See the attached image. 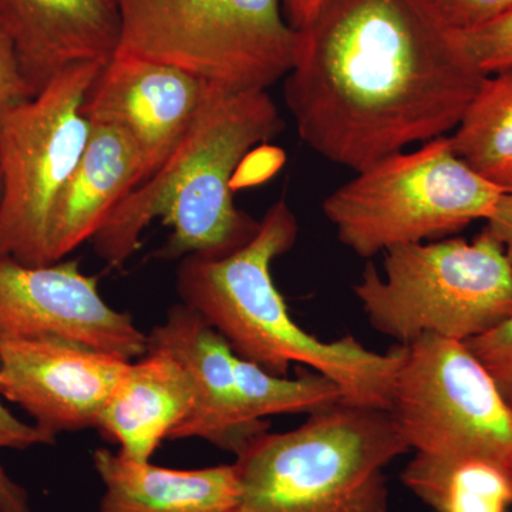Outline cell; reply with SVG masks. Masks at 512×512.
I'll list each match as a JSON object with an SVG mask.
<instances>
[{
  "mask_svg": "<svg viewBox=\"0 0 512 512\" xmlns=\"http://www.w3.org/2000/svg\"><path fill=\"white\" fill-rule=\"evenodd\" d=\"M403 484L436 512H510L512 473L484 460L414 454Z\"/></svg>",
  "mask_w": 512,
  "mask_h": 512,
  "instance_id": "18",
  "label": "cell"
},
{
  "mask_svg": "<svg viewBox=\"0 0 512 512\" xmlns=\"http://www.w3.org/2000/svg\"><path fill=\"white\" fill-rule=\"evenodd\" d=\"M190 377L177 357L163 348H148L128 363L101 413L97 430L119 444V453L150 461L192 407Z\"/></svg>",
  "mask_w": 512,
  "mask_h": 512,
  "instance_id": "16",
  "label": "cell"
},
{
  "mask_svg": "<svg viewBox=\"0 0 512 512\" xmlns=\"http://www.w3.org/2000/svg\"><path fill=\"white\" fill-rule=\"evenodd\" d=\"M0 28L32 97L70 67L106 64L120 46L116 0H0Z\"/></svg>",
  "mask_w": 512,
  "mask_h": 512,
  "instance_id": "14",
  "label": "cell"
},
{
  "mask_svg": "<svg viewBox=\"0 0 512 512\" xmlns=\"http://www.w3.org/2000/svg\"><path fill=\"white\" fill-rule=\"evenodd\" d=\"M409 451L389 409L342 400L249 441L234 512H387L384 470Z\"/></svg>",
  "mask_w": 512,
  "mask_h": 512,
  "instance_id": "4",
  "label": "cell"
},
{
  "mask_svg": "<svg viewBox=\"0 0 512 512\" xmlns=\"http://www.w3.org/2000/svg\"><path fill=\"white\" fill-rule=\"evenodd\" d=\"M117 53L178 67L212 86L268 90L295 56L282 0H116Z\"/></svg>",
  "mask_w": 512,
  "mask_h": 512,
  "instance_id": "7",
  "label": "cell"
},
{
  "mask_svg": "<svg viewBox=\"0 0 512 512\" xmlns=\"http://www.w3.org/2000/svg\"><path fill=\"white\" fill-rule=\"evenodd\" d=\"M2 192H3V181H2V170H0V201H2Z\"/></svg>",
  "mask_w": 512,
  "mask_h": 512,
  "instance_id": "28",
  "label": "cell"
},
{
  "mask_svg": "<svg viewBox=\"0 0 512 512\" xmlns=\"http://www.w3.org/2000/svg\"><path fill=\"white\" fill-rule=\"evenodd\" d=\"M103 66L70 67L36 96L0 110V258L50 264V220L89 143L82 104Z\"/></svg>",
  "mask_w": 512,
  "mask_h": 512,
  "instance_id": "8",
  "label": "cell"
},
{
  "mask_svg": "<svg viewBox=\"0 0 512 512\" xmlns=\"http://www.w3.org/2000/svg\"><path fill=\"white\" fill-rule=\"evenodd\" d=\"M2 397V396H0ZM55 437L40 430L36 424L25 423L0 400V451L28 450L35 446H53ZM0 512H33L29 494L6 473L0 463Z\"/></svg>",
  "mask_w": 512,
  "mask_h": 512,
  "instance_id": "21",
  "label": "cell"
},
{
  "mask_svg": "<svg viewBox=\"0 0 512 512\" xmlns=\"http://www.w3.org/2000/svg\"><path fill=\"white\" fill-rule=\"evenodd\" d=\"M503 192L464 164L443 136L357 171L326 198L323 214L345 247L372 258L487 221Z\"/></svg>",
  "mask_w": 512,
  "mask_h": 512,
  "instance_id": "6",
  "label": "cell"
},
{
  "mask_svg": "<svg viewBox=\"0 0 512 512\" xmlns=\"http://www.w3.org/2000/svg\"><path fill=\"white\" fill-rule=\"evenodd\" d=\"M448 137L474 173L503 190L512 188V69L485 77Z\"/></svg>",
  "mask_w": 512,
  "mask_h": 512,
  "instance_id": "19",
  "label": "cell"
},
{
  "mask_svg": "<svg viewBox=\"0 0 512 512\" xmlns=\"http://www.w3.org/2000/svg\"><path fill=\"white\" fill-rule=\"evenodd\" d=\"M402 346L389 412L410 450L512 473L511 409L466 343L423 335Z\"/></svg>",
  "mask_w": 512,
  "mask_h": 512,
  "instance_id": "9",
  "label": "cell"
},
{
  "mask_svg": "<svg viewBox=\"0 0 512 512\" xmlns=\"http://www.w3.org/2000/svg\"><path fill=\"white\" fill-rule=\"evenodd\" d=\"M485 231L500 242L505 255L512 264V188L504 190L495 204L494 211L487 218Z\"/></svg>",
  "mask_w": 512,
  "mask_h": 512,
  "instance_id": "26",
  "label": "cell"
},
{
  "mask_svg": "<svg viewBox=\"0 0 512 512\" xmlns=\"http://www.w3.org/2000/svg\"><path fill=\"white\" fill-rule=\"evenodd\" d=\"M384 276L367 264L353 285L370 325L409 345L423 335L466 343L512 316V264L487 231L384 252Z\"/></svg>",
  "mask_w": 512,
  "mask_h": 512,
  "instance_id": "5",
  "label": "cell"
},
{
  "mask_svg": "<svg viewBox=\"0 0 512 512\" xmlns=\"http://www.w3.org/2000/svg\"><path fill=\"white\" fill-rule=\"evenodd\" d=\"M29 97L32 96L20 72L15 49L0 28V110Z\"/></svg>",
  "mask_w": 512,
  "mask_h": 512,
  "instance_id": "25",
  "label": "cell"
},
{
  "mask_svg": "<svg viewBox=\"0 0 512 512\" xmlns=\"http://www.w3.org/2000/svg\"><path fill=\"white\" fill-rule=\"evenodd\" d=\"M298 232V220L281 198L241 248L222 256H185L177 269L181 303L210 323L235 355L266 372L288 376L292 365H303L338 384L345 402L389 409L402 345L379 353L353 336L325 342L289 315L272 264L291 251Z\"/></svg>",
  "mask_w": 512,
  "mask_h": 512,
  "instance_id": "3",
  "label": "cell"
},
{
  "mask_svg": "<svg viewBox=\"0 0 512 512\" xmlns=\"http://www.w3.org/2000/svg\"><path fill=\"white\" fill-rule=\"evenodd\" d=\"M448 28L464 32L512 10V0H429Z\"/></svg>",
  "mask_w": 512,
  "mask_h": 512,
  "instance_id": "24",
  "label": "cell"
},
{
  "mask_svg": "<svg viewBox=\"0 0 512 512\" xmlns=\"http://www.w3.org/2000/svg\"><path fill=\"white\" fill-rule=\"evenodd\" d=\"M485 77L429 0H323L296 30L285 101L303 143L357 173L446 136Z\"/></svg>",
  "mask_w": 512,
  "mask_h": 512,
  "instance_id": "1",
  "label": "cell"
},
{
  "mask_svg": "<svg viewBox=\"0 0 512 512\" xmlns=\"http://www.w3.org/2000/svg\"><path fill=\"white\" fill-rule=\"evenodd\" d=\"M278 107L266 90L210 86L187 133L156 173L114 208L92 241L110 266L126 264L156 220L171 228L158 258L222 256L241 248L259 222L238 210L232 178L252 148L281 133Z\"/></svg>",
  "mask_w": 512,
  "mask_h": 512,
  "instance_id": "2",
  "label": "cell"
},
{
  "mask_svg": "<svg viewBox=\"0 0 512 512\" xmlns=\"http://www.w3.org/2000/svg\"><path fill=\"white\" fill-rule=\"evenodd\" d=\"M323 0H282L285 18L293 29L303 28L315 15Z\"/></svg>",
  "mask_w": 512,
  "mask_h": 512,
  "instance_id": "27",
  "label": "cell"
},
{
  "mask_svg": "<svg viewBox=\"0 0 512 512\" xmlns=\"http://www.w3.org/2000/svg\"><path fill=\"white\" fill-rule=\"evenodd\" d=\"M148 348L177 357L191 380L192 407L170 440L202 439L238 456L268 423L245 419L234 350L210 323L184 303L174 305L161 325L148 333Z\"/></svg>",
  "mask_w": 512,
  "mask_h": 512,
  "instance_id": "13",
  "label": "cell"
},
{
  "mask_svg": "<svg viewBox=\"0 0 512 512\" xmlns=\"http://www.w3.org/2000/svg\"><path fill=\"white\" fill-rule=\"evenodd\" d=\"M210 86L178 67L116 53L87 90L82 113L90 123L126 131L146 181L187 133Z\"/></svg>",
  "mask_w": 512,
  "mask_h": 512,
  "instance_id": "12",
  "label": "cell"
},
{
  "mask_svg": "<svg viewBox=\"0 0 512 512\" xmlns=\"http://www.w3.org/2000/svg\"><path fill=\"white\" fill-rule=\"evenodd\" d=\"M457 35L471 62L485 76L512 69V10Z\"/></svg>",
  "mask_w": 512,
  "mask_h": 512,
  "instance_id": "22",
  "label": "cell"
},
{
  "mask_svg": "<svg viewBox=\"0 0 512 512\" xmlns=\"http://www.w3.org/2000/svg\"><path fill=\"white\" fill-rule=\"evenodd\" d=\"M92 124L82 160L63 188L49 228V261H63L94 235L114 208L143 183L144 167L126 131Z\"/></svg>",
  "mask_w": 512,
  "mask_h": 512,
  "instance_id": "15",
  "label": "cell"
},
{
  "mask_svg": "<svg viewBox=\"0 0 512 512\" xmlns=\"http://www.w3.org/2000/svg\"><path fill=\"white\" fill-rule=\"evenodd\" d=\"M93 466L104 485L100 512H234L239 500L234 464L174 470L97 448Z\"/></svg>",
  "mask_w": 512,
  "mask_h": 512,
  "instance_id": "17",
  "label": "cell"
},
{
  "mask_svg": "<svg viewBox=\"0 0 512 512\" xmlns=\"http://www.w3.org/2000/svg\"><path fill=\"white\" fill-rule=\"evenodd\" d=\"M466 346L493 377L512 412V316Z\"/></svg>",
  "mask_w": 512,
  "mask_h": 512,
  "instance_id": "23",
  "label": "cell"
},
{
  "mask_svg": "<svg viewBox=\"0 0 512 512\" xmlns=\"http://www.w3.org/2000/svg\"><path fill=\"white\" fill-rule=\"evenodd\" d=\"M131 360L59 338L0 336V396L50 436L97 429Z\"/></svg>",
  "mask_w": 512,
  "mask_h": 512,
  "instance_id": "11",
  "label": "cell"
},
{
  "mask_svg": "<svg viewBox=\"0 0 512 512\" xmlns=\"http://www.w3.org/2000/svg\"><path fill=\"white\" fill-rule=\"evenodd\" d=\"M242 412L249 423H265L278 414H313L345 400L342 389L322 373L305 370L301 376L272 375L261 366L235 357Z\"/></svg>",
  "mask_w": 512,
  "mask_h": 512,
  "instance_id": "20",
  "label": "cell"
},
{
  "mask_svg": "<svg viewBox=\"0 0 512 512\" xmlns=\"http://www.w3.org/2000/svg\"><path fill=\"white\" fill-rule=\"evenodd\" d=\"M0 336L70 340L127 360L148 350V335L104 302L97 278L64 259L26 265L0 258Z\"/></svg>",
  "mask_w": 512,
  "mask_h": 512,
  "instance_id": "10",
  "label": "cell"
}]
</instances>
